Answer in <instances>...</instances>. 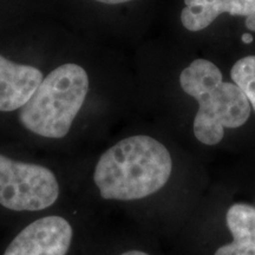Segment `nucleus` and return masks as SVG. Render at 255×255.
Masks as SVG:
<instances>
[{"mask_svg": "<svg viewBox=\"0 0 255 255\" xmlns=\"http://www.w3.org/2000/svg\"><path fill=\"white\" fill-rule=\"evenodd\" d=\"M180 84L199 103L194 133L203 144H218L226 128L235 129L247 122L250 102L237 84L222 81V73L214 63L194 60L181 72Z\"/></svg>", "mask_w": 255, "mask_h": 255, "instance_id": "obj_3", "label": "nucleus"}, {"mask_svg": "<svg viewBox=\"0 0 255 255\" xmlns=\"http://www.w3.org/2000/svg\"><path fill=\"white\" fill-rule=\"evenodd\" d=\"M75 33H57L36 55L4 51L0 40V116L17 113L33 97L46 72Z\"/></svg>", "mask_w": 255, "mask_h": 255, "instance_id": "obj_4", "label": "nucleus"}, {"mask_svg": "<svg viewBox=\"0 0 255 255\" xmlns=\"http://www.w3.org/2000/svg\"><path fill=\"white\" fill-rule=\"evenodd\" d=\"M233 235L231 244L220 247L214 255H255V208L247 203H235L226 215Z\"/></svg>", "mask_w": 255, "mask_h": 255, "instance_id": "obj_8", "label": "nucleus"}, {"mask_svg": "<svg viewBox=\"0 0 255 255\" xmlns=\"http://www.w3.org/2000/svg\"><path fill=\"white\" fill-rule=\"evenodd\" d=\"M173 161L161 142L148 135L126 137L98 158L94 183L104 200L135 201L162 189L170 178Z\"/></svg>", "mask_w": 255, "mask_h": 255, "instance_id": "obj_2", "label": "nucleus"}, {"mask_svg": "<svg viewBox=\"0 0 255 255\" xmlns=\"http://www.w3.org/2000/svg\"><path fill=\"white\" fill-rule=\"evenodd\" d=\"M231 76L234 84L241 89L255 110V56L241 58L232 68Z\"/></svg>", "mask_w": 255, "mask_h": 255, "instance_id": "obj_9", "label": "nucleus"}, {"mask_svg": "<svg viewBox=\"0 0 255 255\" xmlns=\"http://www.w3.org/2000/svg\"><path fill=\"white\" fill-rule=\"evenodd\" d=\"M60 195L58 177L46 165L0 152V206L12 212H40Z\"/></svg>", "mask_w": 255, "mask_h": 255, "instance_id": "obj_5", "label": "nucleus"}, {"mask_svg": "<svg viewBox=\"0 0 255 255\" xmlns=\"http://www.w3.org/2000/svg\"><path fill=\"white\" fill-rule=\"evenodd\" d=\"M73 237L63 216H44L26 226L6 248L4 255H66Z\"/></svg>", "mask_w": 255, "mask_h": 255, "instance_id": "obj_6", "label": "nucleus"}, {"mask_svg": "<svg viewBox=\"0 0 255 255\" xmlns=\"http://www.w3.org/2000/svg\"><path fill=\"white\" fill-rule=\"evenodd\" d=\"M253 40H254V38L252 34H250V33L242 34V41H244L245 44H251Z\"/></svg>", "mask_w": 255, "mask_h": 255, "instance_id": "obj_12", "label": "nucleus"}, {"mask_svg": "<svg viewBox=\"0 0 255 255\" xmlns=\"http://www.w3.org/2000/svg\"><path fill=\"white\" fill-rule=\"evenodd\" d=\"M184 4L181 21L191 32L208 27L222 13L246 18L255 13V0H184Z\"/></svg>", "mask_w": 255, "mask_h": 255, "instance_id": "obj_7", "label": "nucleus"}, {"mask_svg": "<svg viewBox=\"0 0 255 255\" xmlns=\"http://www.w3.org/2000/svg\"><path fill=\"white\" fill-rule=\"evenodd\" d=\"M92 1L103 5H122L127 4V2H131L133 0H92Z\"/></svg>", "mask_w": 255, "mask_h": 255, "instance_id": "obj_10", "label": "nucleus"}, {"mask_svg": "<svg viewBox=\"0 0 255 255\" xmlns=\"http://www.w3.org/2000/svg\"><path fill=\"white\" fill-rule=\"evenodd\" d=\"M246 26L251 31H255V13L248 15L246 18Z\"/></svg>", "mask_w": 255, "mask_h": 255, "instance_id": "obj_11", "label": "nucleus"}, {"mask_svg": "<svg viewBox=\"0 0 255 255\" xmlns=\"http://www.w3.org/2000/svg\"><path fill=\"white\" fill-rule=\"evenodd\" d=\"M91 89L90 71L76 56L75 33L27 104L0 116V131H18L38 141H65L75 135Z\"/></svg>", "mask_w": 255, "mask_h": 255, "instance_id": "obj_1", "label": "nucleus"}, {"mask_svg": "<svg viewBox=\"0 0 255 255\" xmlns=\"http://www.w3.org/2000/svg\"><path fill=\"white\" fill-rule=\"evenodd\" d=\"M121 255H149V254H146L144 252H141V251H129Z\"/></svg>", "mask_w": 255, "mask_h": 255, "instance_id": "obj_13", "label": "nucleus"}]
</instances>
